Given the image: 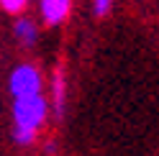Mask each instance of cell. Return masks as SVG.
Returning <instances> with one entry per match:
<instances>
[{"label": "cell", "instance_id": "obj_1", "mask_svg": "<svg viewBox=\"0 0 159 156\" xmlns=\"http://www.w3.org/2000/svg\"><path fill=\"white\" fill-rule=\"evenodd\" d=\"M46 115H49V102L41 92L28 95V97H16L13 100V141L21 146L34 143Z\"/></svg>", "mask_w": 159, "mask_h": 156}, {"label": "cell", "instance_id": "obj_2", "mask_svg": "<svg viewBox=\"0 0 159 156\" xmlns=\"http://www.w3.org/2000/svg\"><path fill=\"white\" fill-rule=\"evenodd\" d=\"M44 87L41 72L36 69L34 64H21L11 72V80H8V90H11L13 100L16 97H28V95H39Z\"/></svg>", "mask_w": 159, "mask_h": 156}, {"label": "cell", "instance_id": "obj_3", "mask_svg": "<svg viewBox=\"0 0 159 156\" xmlns=\"http://www.w3.org/2000/svg\"><path fill=\"white\" fill-rule=\"evenodd\" d=\"M72 11V0H39V13L46 26H59Z\"/></svg>", "mask_w": 159, "mask_h": 156}, {"label": "cell", "instance_id": "obj_4", "mask_svg": "<svg viewBox=\"0 0 159 156\" xmlns=\"http://www.w3.org/2000/svg\"><path fill=\"white\" fill-rule=\"evenodd\" d=\"M13 33H16V38L23 46H34L36 36H39V28H36V23L31 21V18H18V21L13 23Z\"/></svg>", "mask_w": 159, "mask_h": 156}, {"label": "cell", "instance_id": "obj_5", "mask_svg": "<svg viewBox=\"0 0 159 156\" xmlns=\"http://www.w3.org/2000/svg\"><path fill=\"white\" fill-rule=\"evenodd\" d=\"M64 95H67V82H64V72L57 69L52 77V102H54V113L62 115L64 113Z\"/></svg>", "mask_w": 159, "mask_h": 156}, {"label": "cell", "instance_id": "obj_6", "mask_svg": "<svg viewBox=\"0 0 159 156\" xmlns=\"http://www.w3.org/2000/svg\"><path fill=\"white\" fill-rule=\"evenodd\" d=\"M26 5H28V0H0V8L11 15H21L26 11Z\"/></svg>", "mask_w": 159, "mask_h": 156}, {"label": "cell", "instance_id": "obj_7", "mask_svg": "<svg viewBox=\"0 0 159 156\" xmlns=\"http://www.w3.org/2000/svg\"><path fill=\"white\" fill-rule=\"evenodd\" d=\"M111 3H113V0H93V11H95V15H105L108 11H111Z\"/></svg>", "mask_w": 159, "mask_h": 156}]
</instances>
